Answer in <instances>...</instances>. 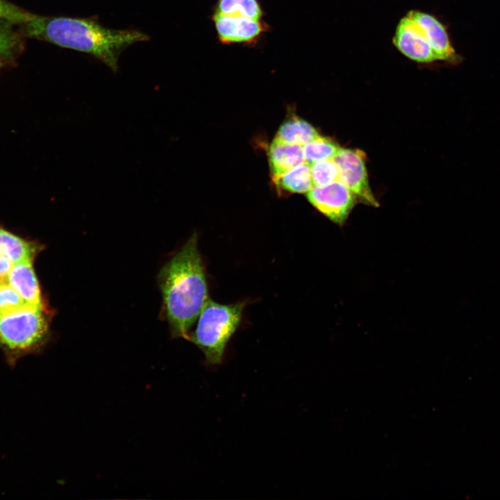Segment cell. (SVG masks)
Returning <instances> with one entry per match:
<instances>
[{"label":"cell","mask_w":500,"mask_h":500,"mask_svg":"<svg viewBox=\"0 0 500 500\" xmlns=\"http://www.w3.org/2000/svg\"><path fill=\"white\" fill-rule=\"evenodd\" d=\"M21 35L46 41L99 60L113 72L118 70L122 51L129 46L149 40L138 30L112 29L102 26L94 17L42 16L34 14L21 24Z\"/></svg>","instance_id":"cell-1"},{"label":"cell","mask_w":500,"mask_h":500,"mask_svg":"<svg viewBox=\"0 0 500 500\" xmlns=\"http://www.w3.org/2000/svg\"><path fill=\"white\" fill-rule=\"evenodd\" d=\"M158 281L162 311L172 335L189 340L190 329L208 300L206 272L196 234L162 266Z\"/></svg>","instance_id":"cell-2"},{"label":"cell","mask_w":500,"mask_h":500,"mask_svg":"<svg viewBox=\"0 0 500 500\" xmlns=\"http://www.w3.org/2000/svg\"><path fill=\"white\" fill-rule=\"evenodd\" d=\"M48 334L46 308L29 306L0 317V347L12 367L22 356L39 351Z\"/></svg>","instance_id":"cell-3"},{"label":"cell","mask_w":500,"mask_h":500,"mask_svg":"<svg viewBox=\"0 0 500 500\" xmlns=\"http://www.w3.org/2000/svg\"><path fill=\"white\" fill-rule=\"evenodd\" d=\"M244 305L222 304L210 299L204 304L189 340L201 350L208 363L222 362L226 344L240 324Z\"/></svg>","instance_id":"cell-4"},{"label":"cell","mask_w":500,"mask_h":500,"mask_svg":"<svg viewBox=\"0 0 500 500\" xmlns=\"http://www.w3.org/2000/svg\"><path fill=\"white\" fill-rule=\"evenodd\" d=\"M339 170V180L354 194L358 202L378 207L368 180L366 154L361 150L341 149L333 158Z\"/></svg>","instance_id":"cell-5"},{"label":"cell","mask_w":500,"mask_h":500,"mask_svg":"<svg viewBox=\"0 0 500 500\" xmlns=\"http://www.w3.org/2000/svg\"><path fill=\"white\" fill-rule=\"evenodd\" d=\"M308 201L334 224L342 226L358 202L340 180L324 186H313L306 194Z\"/></svg>","instance_id":"cell-6"},{"label":"cell","mask_w":500,"mask_h":500,"mask_svg":"<svg viewBox=\"0 0 500 500\" xmlns=\"http://www.w3.org/2000/svg\"><path fill=\"white\" fill-rule=\"evenodd\" d=\"M392 43L401 54L416 62L428 64L438 61L426 34L408 13L400 19Z\"/></svg>","instance_id":"cell-7"},{"label":"cell","mask_w":500,"mask_h":500,"mask_svg":"<svg viewBox=\"0 0 500 500\" xmlns=\"http://www.w3.org/2000/svg\"><path fill=\"white\" fill-rule=\"evenodd\" d=\"M212 21L219 41L224 44H250L258 40L266 26L258 19L214 12Z\"/></svg>","instance_id":"cell-8"},{"label":"cell","mask_w":500,"mask_h":500,"mask_svg":"<svg viewBox=\"0 0 500 500\" xmlns=\"http://www.w3.org/2000/svg\"><path fill=\"white\" fill-rule=\"evenodd\" d=\"M408 14L426 34L438 61L451 65L460 62L461 57L456 52L446 27L439 19L433 15L418 10H409Z\"/></svg>","instance_id":"cell-9"},{"label":"cell","mask_w":500,"mask_h":500,"mask_svg":"<svg viewBox=\"0 0 500 500\" xmlns=\"http://www.w3.org/2000/svg\"><path fill=\"white\" fill-rule=\"evenodd\" d=\"M7 282L28 305L45 308L33 262L13 265Z\"/></svg>","instance_id":"cell-10"},{"label":"cell","mask_w":500,"mask_h":500,"mask_svg":"<svg viewBox=\"0 0 500 500\" xmlns=\"http://www.w3.org/2000/svg\"><path fill=\"white\" fill-rule=\"evenodd\" d=\"M268 159L273 178L305 162L303 147L285 143L276 138L270 145Z\"/></svg>","instance_id":"cell-11"},{"label":"cell","mask_w":500,"mask_h":500,"mask_svg":"<svg viewBox=\"0 0 500 500\" xmlns=\"http://www.w3.org/2000/svg\"><path fill=\"white\" fill-rule=\"evenodd\" d=\"M40 246L24 240L0 226V255L14 265L33 262L40 251Z\"/></svg>","instance_id":"cell-12"},{"label":"cell","mask_w":500,"mask_h":500,"mask_svg":"<svg viewBox=\"0 0 500 500\" xmlns=\"http://www.w3.org/2000/svg\"><path fill=\"white\" fill-rule=\"evenodd\" d=\"M319 134L308 122L293 117L284 122L274 138L285 143L303 147Z\"/></svg>","instance_id":"cell-13"},{"label":"cell","mask_w":500,"mask_h":500,"mask_svg":"<svg viewBox=\"0 0 500 500\" xmlns=\"http://www.w3.org/2000/svg\"><path fill=\"white\" fill-rule=\"evenodd\" d=\"M274 181L278 188L292 193H307L313 187L310 166L306 162Z\"/></svg>","instance_id":"cell-14"},{"label":"cell","mask_w":500,"mask_h":500,"mask_svg":"<svg viewBox=\"0 0 500 500\" xmlns=\"http://www.w3.org/2000/svg\"><path fill=\"white\" fill-rule=\"evenodd\" d=\"M215 12L260 20L263 11L258 0H217Z\"/></svg>","instance_id":"cell-15"},{"label":"cell","mask_w":500,"mask_h":500,"mask_svg":"<svg viewBox=\"0 0 500 500\" xmlns=\"http://www.w3.org/2000/svg\"><path fill=\"white\" fill-rule=\"evenodd\" d=\"M341 149L332 139L319 135L303 147L305 162L310 165L317 161L332 159Z\"/></svg>","instance_id":"cell-16"},{"label":"cell","mask_w":500,"mask_h":500,"mask_svg":"<svg viewBox=\"0 0 500 500\" xmlns=\"http://www.w3.org/2000/svg\"><path fill=\"white\" fill-rule=\"evenodd\" d=\"M14 24L0 19V68L11 61L21 47V34L13 28Z\"/></svg>","instance_id":"cell-17"},{"label":"cell","mask_w":500,"mask_h":500,"mask_svg":"<svg viewBox=\"0 0 500 500\" xmlns=\"http://www.w3.org/2000/svg\"><path fill=\"white\" fill-rule=\"evenodd\" d=\"M310 166L313 186H324L339 180L338 167L333 158L317 161Z\"/></svg>","instance_id":"cell-18"},{"label":"cell","mask_w":500,"mask_h":500,"mask_svg":"<svg viewBox=\"0 0 500 500\" xmlns=\"http://www.w3.org/2000/svg\"><path fill=\"white\" fill-rule=\"evenodd\" d=\"M29 306L8 282L0 283V317Z\"/></svg>","instance_id":"cell-19"},{"label":"cell","mask_w":500,"mask_h":500,"mask_svg":"<svg viewBox=\"0 0 500 500\" xmlns=\"http://www.w3.org/2000/svg\"><path fill=\"white\" fill-rule=\"evenodd\" d=\"M34 15L8 0H0V19L14 24H22L30 20Z\"/></svg>","instance_id":"cell-20"},{"label":"cell","mask_w":500,"mask_h":500,"mask_svg":"<svg viewBox=\"0 0 500 500\" xmlns=\"http://www.w3.org/2000/svg\"><path fill=\"white\" fill-rule=\"evenodd\" d=\"M13 265L7 258L0 255V283L7 282Z\"/></svg>","instance_id":"cell-21"}]
</instances>
